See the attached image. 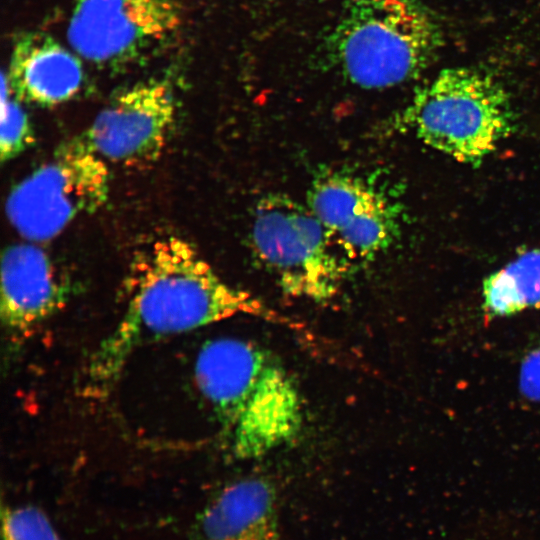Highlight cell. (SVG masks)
I'll return each mask as SVG.
<instances>
[{
  "instance_id": "cell-9",
  "label": "cell",
  "mask_w": 540,
  "mask_h": 540,
  "mask_svg": "<svg viewBox=\"0 0 540 540\" xmlns=\"http://www.w3.org/2000/svg\"><path fill=\"white\" fill-rule=\"evenodd\" d=\"M175 120L176 101L171 86L150 80L116 95L84 136L106 161L149 163L159 158Z\"/></svg>"
},
{
  "instance_id": "cell-8",
  "label": "cell",
  "mask_w": 540,
  "mask_h": 540,
  "mask_svg": "<svg viewBox=\"0 0 540 540\" xmlns=\"http://www.w3.org/2000/svg\"><path fill=\"white\" fill-rule=\"evenodd\" d=\"M307 205L349 260L374 259L399 235L398 206L352 174L320 172L307 192Z\"/></svg>"
},
{
  "instance_id": "cell-7",
  "label": "cell",
  "mask_w": 540,
  "mask_h": 540,
  "mask_svg": "<svg viewBox=\"0 0 540 540\" xmlns=\"http://www.w3.org/2000/svg\"><path fill=\"white\" fill-rule=\"evenodd\" d=\"M180 23L177 0H76L67 38L82 58L111 65L137 57Z\"/></svg>"
},
{
  "instance_id": "cell-11",
  "label": "cell",
  "mask_w": 540,
  "mask_h": 540,
  "mask_svg": "<svg viewBox=\"0 0 540 540\" xmlns=\"http://www.w3.org/2000/svg\"><path fill=\"white\" fill-rule=\"evenodd\" d=\"M82 81L78 57L51 37L29 33L16 41L7 82L17 99L47 106L59 104L71 99Z\"/></svg>"
},
{
  "instance_id": "cell-10",
  "label": "cell",
  "mask_w": 540,
  "mask_h": 540,
  "mask_svg": "<svg viewBox=\"0 0 540 540\" xmlns=\"http://www.w3.org/2000/svg\"><path fill=\"white\" fill-rule=\"evenodd\" d=\"M64 298V288L43 249L17 243L4 250L0 316L11 340L25 339L64 303Z\"/></svg>"
},
{
  "instance_id": "cell-4",
  "label": "cell",
  "mask_w": 540,
  "mask_h": 540,
  "mask_svg": "<svg viewBox=\"0 0 540 540\" xmlns=\"http://www.w3.org/2000/svg\"><path fill=\"white\" fill-rule=\"evenodd\" d=\"M400 120L424 144L473 166L514 127L506 89L492 75L471 67L441 70L415 92Z\"/></svg>"
},
{
  "instance_id": "cell-3",
  "label": "cell",
  "mask_w": 540,
  "mask_h": 540,
  "mask_svg": "<svg viewBox=\"0 0 540 540\" xmlns=\"http://www.w3.org/2000/svg\"><path fill=\"white\" fill-rule=\"evenodd\" d=\"M443 42L439 21L417 0H352L328 37L327 52L352 84L384 89L418 77Z\"/></svg>"
},
{
  "instance_id": "cell-1",
  "label": "cell",
  "mask_w": 540,
  "mask_h": 540,
  "mask_svg": "<svg viewBox=\"0 0 540 540\" xmlns=\"http://www.w3.org/2000/svg\"><path fill=\"white\" fill-rule=\"evenodd\" d=\"M123 316L98 346L87 369L88 391L104 395L143 342L236 316L297 325L248 291L222 279L187 240L167 236L138 254L128 278Z\"/></svg>"
},
{
  "instance_id": "cell-14",
  "label": "cell",
  "mask_w": 540,
  "mask_h": 540,
  "mask_svg": "<svg viewBox=\"0 0 540 540\" xmlns=\"http://www.w3.org/2000/svg\"><path fill=\"white\" fill-rule=\"evenodd\" d=\"M2 87L0 158L5 162L30 147L34 142V133L26 112L10 97V88L4 77Z\"/></svg>"
},
{
  "instance_id": "cell-15",
  "label": "cell",
  "mask_w": 540,
  "mask_h": 540,
  "mask_svg": "<svg viewBox=\"0 0 540 540\" xmlns=\"http://www.w3.org/2000/svg\"><path fill=\"white\" fill-rule=\"evenodd\" d=\"M3 540H61L46 514L33 506L2 512Z\"/></svg>"
},
{
  "instance_id": "cell-12",
  "label": "cell",
  "mask_w": 540,
  "mask_h": 540,
  "mask_svg": "<svg viewBox=\"0 0 540 540\" xmlns=\"http://www.w3.org/2000/svg\"><path fill=\"white\" fill-rule=\"evenodd\" d=\"M205 540H283L276 492L263 478H246L225 487L200 518Z\"/></svg>"
},
{
  "instance_id": "cell-6",
  "label": "cell",
  "mask_w": 540,
  "mask_h": 540,
  "mask_svg": "<svg viewBox=\"0 0 540 540\" xmlns=\"http://www.w3.org/2000/svg\"><path fill=\"white\" fill-rule=\"evenodd\" d=\"M109 191L107 161L82 134L61 144L48 162L11 190L6 213L22 237L45 241L78 216L101 208Z\"/></svg>"
},
{
  "instance_id": "cell-5",
  "label": "cell",
  "mask_w": 540,
  "mask_h": 540,
  "mask_svg": "<svg viewBox=\"0 0 540 540\" xmlns=\"http://www.w3.org/2000/svg\"><path fill=\"white\" fill-rule=\"evenodd\" d=\"M251 246L263 267L288 295L326 302L338 293L348 259L311 211L285 194L256 204Z\"/></svg>"
},
{
  "instance_id": "cell-16",
  "label": "cell",
  "mask_w": 540,
  "mask_h": 540,
  "mask_svg": "<svg viewBox=\"0 0 540 540\" xmlns=\"http://www.w3.org/2000/svg\"><path fill=\"white\" fill-rule=\"evenodd\" d=\"M520 390L534 401H540V347L531 351L520 368Z\"/></svg>"
},
{
  "instance_id": "cell-13",
  "label": "cell",
  "mask_w": 540,
  "mask_h": 540,
  "mask_svg": "<svg viewBox=\"0 0 540 540\" xmlns=\"http://www.w3.org/2000/svg\"><path fill=\"white\" fill-rule=\"evenodd\" d=\"M487 317H503L540 308V248L531 249L489 275L483 282Z\"/></svg>"
},
{
  "instance_id": "cell-2",
  "label": "cell",
  "mask_w": 540,
  "mask_h": 540,
  "mask_svg": "<svg viewBox=\"0 0 540 540\" xmlns=\"http://www.w3.org/2000/svg\"><path fill=\"white\" fill-rule=\"evenodd\" d=\"M194 371L235 457H262L300 433L299 389L281 361L258 344L236 337L210 340L199 351Z\"/></svg>"
}]
</instances>
